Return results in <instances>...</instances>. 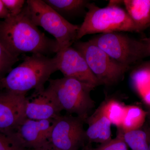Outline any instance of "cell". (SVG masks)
Here are the masks:
<instances>
[{
    "label": "cell",
    "instance_id": "6da1fadb",
    "mask_svg": "<svg viewBox=\"0 0 150 150\" xmlns=\"http://www.w3.org/2000/svg\"><path fill=\"white\" fill-rule=\"evenodd\" d=\"M0 42L12 55L18 57L25 53L46 56L59 51L56 40L38 29L24 7L18 15L0 21Z\"/></svg>",
    "mask_w": 150,
    "mask_h": 150
},
{
    "label": "cell",
    "instance_id": "7a4b0ae2",
    "mask_svg": "<svg viewBox=\"0 0 150 150\" xmlns=\"http://www.w3.org/2000/svg\"><path fill=\"white\" fill-rule=\"evenodd\" d=\"M58 71L56 56L51 58L40 54L25 56L20 64L0 80L3 90L25 94L34 89L42 91L52 74Z\"/></svg>",
    "mask_w": 150,
    "mask_h": 150
},
{
    "label": "cell",
    "instance_id": "3957f363",
    "mask_svg": "<svg viewBox=\"0 0 150 150\" xmlns=\"http://www.w3.org/2000/svg\"><path fill=\"white\" fill-rule=\"evenodd\" d=\"M123 1H110L107 6L98 7L89 3L83 22L78 30L77 40L86 35L120 32H139L126 10Z\"/></svg>",
    "mask_w": 150,
    "mask_h": 150
},
{
    "label": "cell",
    "instance_id": "277c9868",
    "mask_svg": "<svg viewBox=\"0 0 150 150\" xmlns=\"http://www.w3.org/2000/svg\"><path fill=\"white\" fill-rule=\"evenodd\" d=\"M45 91L57 103L61 111L75 114L85 121L95 107L91 93L94 87L73 79H50Z\"/></svg>",
    "mask_w": 150,
    "mask_h": 150
},
{
    "label": "cell",
    "instance_id": "5b68a950",
    "mask_svg": "<svg viewBox=\"0 0 150 150\" xmlns=\"http://www.w3.org/2000/svg\"><path fill=\"white\" fill-rule=\"evenodd\" d=\"M24 8L33 22L55 38L59 51L77 41L80 25L72 24L42 0H28Z\"/></svg>",
    "mask_w": 150,
    "mask_h": 150
},
{
    "label": "cell",
    "instance_id": "8992f818",
    "mask_svg": "<svg viewBox=\"0 0 150 150\" xmlns=\"http://www.w3.org/2000/svg\"><path fill=\"white\" fill-rule=\"evenodd\" d=\"M74 48L82 54L101 85L109 86L123 79L130 67L118 63L90 41H76Z\"/></svg>",
    "mask_w": 150,
    "mask_h": 150
},
{
    "label": "cell",
    "instance_id": "52a82bcc",
    "mask_svg": "<svg viewBox=\"0 0 150 150\" xmlns=\"http://www.w3.org/2000/svg\"><path fill=\"white\" fill-rule=\"evenodd\" d=\"M116 62L130 67L147 56L143 40L133 39L119 32L102 33L89 40Z\"/></svg>",
    "mask_w": 150,
    "mask_h": 150
},
{
    "label": "cell",
    "instance_id": "ba28073f",
    "mask_svg": "<svg viewBox=\"0 0 150 150\" xmlns=\"http://www.w3.org/2000/svg\"><path fill=\"white\" fill-rule=\"evenodd\" d=\"M84 122L77 116L59 115L53 120L50 144L59 150H79L86 141Z\"/></svg>",
    "mask_w": 150,
    "mask_h": 150
},
{
    "label": "cell",
    "instance_id": "9c48e42d",
    "mask_svg": "<svg viewBox=\"0 0 150 150\" xmlns=\"http://www.w3.org/2000/svg\"><path fill=\"white\" fill-rule=\"evenodd\" d=\"M57 67L64 77L75 79L96 87L101 83L90 69L79 51L71 46L61 49L56 54Z\"/></svg>",
    "mask_w": 150,
    "mask_h": 150
},
{
    "label": "cell",
    "instance_id": "30bf717a",
    "mask_svg": "<svg viewBox=\"0 0 150 150\" xmlns=\"http://www.w3.org/2000/svg\"><path fill=\"white\" fill-rule=\"evenodd\" d=\"M53 120H35L25 118L8 134L25 149L35 150L50 144Z\"/></svg>",
    "mask_w": 150,
    "mask_h": 150
},
{
    "label": "cell",
    "instance_id": "8fae6325",
    "mask_svg": "<svg viewBox=\"0 0 150 150\" xmlns=\"http://www.w3.org/2000/svg\"><path fill=\"white\" fill-rule=\"evenodd\" d=\"M26 95L5 90L0 92V131L10 134L26 118Z\"/></svg>",
    "mask_w": 150,
    "mask_h": 150
},
{
    "label": "cell",
    "instance_id": "7c38bea8",
    "mask_svg": "<svg viewBox=\"0 0 150 150\" xmlns=\"http://www.w3.org/2000/svg\"><path fill=\"white\" fill-rule=\"evenodd\" d=\"M45 89L42 91H34L31 96L26 98V118L35 120H53L61 115L62 111L57 103Z\"/></svg>",
    "mask_w": 150,
    "mask_h": 150
},
{
    "label": "cell",
    "instance_id": "4fadbf2b",
    "mask_svg": "<svg viewBox=\"0 0 150 150\" xmlns=\"http://www.w3.org/2000/svg\"><path fill=\"white\" fill-rule=\"evenodd\" d=\"M88 125L86 131V140L91 143L103 144L112 139L111 122L100 105L86 118Z\"/></svg>",
    "mask_w": 150,
    "mask_h": 150
},
{
    "label": "cell",
    "instance_id": "5bb4252c",
    "mask_svg": "<svg viewBox=\"0 0 150 150\" xmlns=\"http://www.w3.org/2000/svg\"><path fill=\"white\" fill-rule=\"evenodd\" d=\"M123 4L139 32L150 27V0H124Z\"/></svg>",
    "mask_w": 150,
    "mask_h": 150
},
{
    "label": "cell",
    "instance_id": "9a60e30c",
    "mask_svg": "<svg viewBox=\"0 0 150 150\" xmlns=\"http://www.w3.org/2000/svg\"><path fill=\"white\" fill-rule=\"evenodd\" d=\"M44 2L66 20L82 13L90 2L86 0H44Z\"/></svg>",
    "mask_w": 150,
    "mask_h": 150
},
{
    "label": "cell",
    "instance_id": "2e32d148",
    "mask_svg": "<svg viewBox=\"0 0 150 150\" xmlns=\"http://www.w3.org/2000/svg\"><path fill=\"white\" fill-rule=\"evenodd\" d=\"M148 112L137 105H126L125 115L121 128L123 133L134 131L143 127Z\"/></svg>",
    "mask_w": 150,
    "mask_h": 150
},
{
    "label": "cell",
    "instance_id": "e0dca14e",
    "mask_svg": "<svg viewBox=\"0 0 150 150\" xmlns=\"http://www.w3.org/2000/svg\"><path fill=\"white\" fill-rule=\"evenodd\" d=\"M100 106L111 124L118 129L121 128L125 115L126 105L116 100L109 99L104 101Z\"/></svg>",
    "mask_w": 150,
    "mask_h": 150
},
{
    "label": "cell",
    "instance_id": "ac0fdd59",
    "mask_svg": "<svg viewBox=\"0 0 150 150\" xmlns=\"http://www.w3.org/2000/svg\"><path fill=\"white\" fill-rule=\"evenodd\" d=\"M123 134L124 141L131 150H149L146 133L143 128Z\"/></svg>",
    "mask_w": 150,
    "mask_h": 150
},
{
    "label": "cell",
    "instance_id": "d6986e66",
    "mask_svg": "<svg viewBox=\"0 0 150 150\" xmlns=\"http://www.w3.org/2000/svg\"><path fill=\"white\" fill-rule=\"evenodd\" d=\"M18 60V57L12 55L0 42V80L8 74Z\"/></svg>",
    "mask_w": 150,
    "mask_h": 150
},
{
    "label": "cell",
    "instance_id": "ffe728a7",
    "mask_svg": "<svg viewBox=\"0 0 150 150\" xmlns=\"http://www.w3.org/2000/svg\"><path fill=\"white\" fill-rule=\"evenodd\" d=\"M91 150H129V147L123 139V132L118 129L115 138Z\"/></svg>",
    "mask_w": 150,
    "mask_h": 150
},
{
    "label": "cell",
    "instance_id": "44dd1931",
    "mask_svg": "<svg viewBox=\"0 0 150 150\" xmlns=\"http://www.w3.org/2000/svg\"><path fill=\"white\" fill-rule=\"evenodd\" d=\"M0 150H28L21 147L9 134L0 131Z\"/></svg>",
    "mask_w": 150,
    "mask_h": 150
},
{
    "label": "cell",
    "instance_id": "7402d4cb",
    "mask_svg": "<svg viewBox=\"0 0 150 150\" xmlns=\"http://www.w3.org/2000/svg\"><path fill=\"white\" fill-rule=\"evenodd\" d=\"M11 16L18 15L23 10L26 1L24 0H2Z\"/></svg>",
    "mask_w": 150,
    "mask_h": 150
},
{
    "label": "cell",
    "instance_id": "603a6c76",
    "mask_svg": "<svg viewBox=\"0 0 150 150\" xmlns=\"http://www.w3.org/2000/svg\"><path fill=\"white\" fill-rule=\"evenodd\" d=\"M11 16L2 0H0V20H4Z\"/></svg>",
    "mask_w": 150,
    "mask_h": 150
},
{
    "label": "cell",
    "instance_id": "cb8c5ba5",
    "mask_svg": "<svg viewBox=\"0 0 150 150\" xmlns=\"http://www.w3.org/2000/svg\"><path fill=\"white\" fill-rule=\"evenodd\" d=\"M142 98L144 102L150 105V86L142 94Z\"/></svg>",
    "mask_w": 150,
    "mask_h": 150
},
{
    "label": "cell",
    "instance_id": "d4e9b609",
    "mask_svg": "<svg viewBox=\"0 0 150 150\" xmlns=\"http://www.w3.org/2000/svg\"><path fill=\"white\" fill-rule=\"evenodd\" d=\"M142 128L146 131L147 136V142L149 149L150 150V121L149 123L145 122L144 125Z\"/></svg>",
    "mask_w": 150,
    "mask_h": 150
},
{
    "label": "cell",
    "instance_id": "484cf974",
    "mask_svg": "<svg viewBox=\"0 0 150 150\" xmlns=\"http://www.w3.org/2000/svg\"><path fill=\"white\" fill-rule=\"evenodd\" d=\"M143 41L145 43V46H146V56H150V37L149 38L144 39Z\"/></svg>",
    "mask_w": 150,
    "mask_h": 150
},
{
    "label": "cell",
    "instance_id": "4316f807",
    "mask_svg": "<svg viewBox=\"0 0 150 150\" xmlns=\"http://www.w3.org/2000/svg\"><path fill=\"white\" fill-rule=\"evenodd\" d=\"M35 150H59L57 149H55L53 147V146H51L50 144L49 145H47L46 146L44 147L41 149H38Z\"/></svg>",
    "mask_w": 150,
    "mask_h": 150
},
{
    "label": "cell",
    "instance_id": "83f0119b",
    "mask_svg": "<svg viewBox=\"0 0 150 150\" xmlns=\"http://www.w3.org/2000/svg\"><path fill=\"white\" fill-rule=\"evenodd\" d=\"M146 67L149 68V69L150 70V63L147 65V66Z\"/></svg>",
    "mask_w": 150,
    "mask_h": 150
},
{
    "label": "cell",
    "instance_id": "f1b7e54d",
    "mask_svg": "<svg viewBox=\"0 0 150 150\" xmlns=\"http://www.w3.org/2000/svg\"><path fill=\"white\" fill-rule=\"evenodd\" d=\"M3 90L2 89L1 87V86H0V92L3 91Z\"/></svg>",
    "mask_w": 150,
    "mask_h": 150
},
{
    "label": "cell",
    "instance_id": "f546056e",
    "mask_svg": "<svg viewBox=\"0 0 150 150\" xmlns=\"http://www.w3.org/2000/svg\"><path fill=\"white\" fill-rule=\"evenodd\" d=\"M148 114H149V119H150V112H149V113H148Z\"/></svg>",
    "mask_w": 150,
    "mask_h": 150
}]
</instances>
